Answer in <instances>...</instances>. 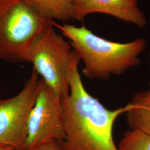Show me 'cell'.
Returning <instances> with one entry per match:
<instances>
[{
	"mask_svg": "<svg viewBox=\"0 0 150 150\" xmlns=\"http://www.w3.org/2000/svg\"><path fill=\"white\" fill-rule=\"evenodd\" d=\"M52 22L24 0H0V59L28 62L32 44Z\"/></svg>",
	"mask_w": 150,
	"mask_h": 150,
	"instance_id": "cell-3",
	"label": "cell"
},
{
	"mask_svg": "<svg viewBox=\"0 0 150 150\" xmlns=\"http://www.w3.org/2000/svg\"><path fill=\"white\" fill-rule=\"evenodd\" d=\"M40 80L33 69L20 93L10 98H0V144L24 150L28 120L38 97Z\"/></svg>",
	"mask_w": 150,
	"mask_h": 150,
	"instance_id": "cell-5",
	"label": "cell"
},
{
	"mask_svg": "<svg viewBox=\"0 0 150 150\" xmlns=\"http://www.w3.org/2000/svg\"><path fill=\"white\" fill-rule=\"evenodd\" d=\"M134 1H137V0H134Z\"/></svg>",
	"mask_w": 150,
	"mask_h": 150,
	"instance_id": "cell-14",
	"label": "cell"
},
{
	"mask_svg": "<svg viewBox=\"0 0 150 150\" xmlns=\"http://www.w3.org/2000/svg\"><path fill=\"white\" fill-rule=\"evenodd\" d=\"M62 97L40 79L38 97L29 116L24 150L44 141L64 139Z\"/></svg>",
	"mask_w": 150,
	"mask_h": 150,
	"instance_id": "cell-6",
	"label": "cell"
},
{
	"mask_svg": "<svg viewBox=\"0 0 150 150\" xmlns=\"http://www.w3.org/2000/svg\"><path fill=\"white\" fill-rule=\"evenodd\" d=\"M76 54L70 42L55 31L52 22L32 44L28 62L32 63L33 69L63 97L69 93L68 77Z\"/></svg>",
	"mask_w": 150,
	"mask_h": 150,
	"instance_id": "cell-4",
	"label": "cell"
},
{
	"mask_svg": "<svg viewBox=\"0 0 150 150\" xmlns=\"http://www.w3.org/2000/svg\"><path fill=\"white\" fill-rule=\"evenodd\" d=\"M149 62H150V54H149ZM149 87H150V89H149V90H150V83H149Z\"/></svg>",
	"mask_w": 150,
	"mask_h": 150,
	"instance_id": "cell-13",
	"label": "cell"
},
{
	"mask_svg": "<svg viewBox=\"0 0 150 150\" xmlns=\"http://www.w3.org/2000/svg\"><path fill=\"white\" fill-rule=\"evenodd\" d=\"M81 59L75 55L68 77L69 93L62 97L64 139L56 141L59 150H118L113 129L118 117L133 105L110 110L86 90L79 70Z\"/></svg>",
	"mask_w": 150,
	"mask_h": 150,
	"instance_id": "cell-1",
	"label": "cell"
},
{
	"mask_svg": "<svg viewBox=\"0 0 150 150\" xmlns=\"http://www.w3.org/2000/svg\"><path fill=\"white\" fill-rule=\"evenodd\" d=\"M53 25L69 39L84 63L83 74L89 79L107 80L139 66V56L147 45L143 38L127 43L111 41L98 36L84 25L76 27L54 21Z\"/></svg>",
	"mask_w": 150,
	"mask_h": 150,
	"instance_id": "cell-2",
	"label": "cell"
},
{
	"mask_svg": "<svg viewBox=\"0 0 150 150\" xmlns=\"http://www.w3.org/2000/svg\"><path fill=\"white\" fill-rule=\"evenodd\" d=\"M117 149L118 150H150V136L129 129L123 134Z\"/></svg>",
	"mask_w": 150,
	"mask_h": 150,
	"instance_id": "cell-10",
	"label": "cell"
},
{
	"mask_svg": "<svg viewBox=\"0 0 150 150\" xmlns=\"http://www.w3.org/2000/svg\"><path fill=\"white\" fill-rule=\"evenodd\" d=\"M29 150H59L56 141L50 139L40 144Z\"/></svg>",
	"mask_w": 150,
	"mask_h": 150,
	"instance_id": "cell-11",
	"label": "cell"
},
{
	"mask_svg": "<svg viewBox=\"0 0 150 150\" xmlns=\"http://www.w3.org/2000/svg\"><path fill=\"white\" fill-rule=\"evenodd\" d=\"M130 102L133 106L126 113L129 129L150 136V90L137 92Z\"/></svg>",
	"mask_w": 150,
	"mask_h": 150,
	"instance_id": "cell-8",
	"label": "cell"
},
{
	"mask_svg": "<svg viewBox=\"0 0 150 150\" xmlns=\"http://www.w3.org/2000/svg\"><path fill=\"white\" fill-rule=\"evenodd\" d=\"M0 150H16L11 147L0 144Z\"/></svg>",
	"mask_w": 150,
	"mask_h": 150,
	"instance_id": "cell-12",
	"label": "cell"
},
{
	"mask_svg": "<svg viewBox=\"0 0 150 150\" xmlns=\"http://www.w3.org/2000/svg\"><path fill=\"white\" fill-rule=\"evenodd\" d=\"M44 17L67 21L72 19L74 0H24Z\"/></svg>",
	"mask_w": 150,
	"mask_h": 150,
	"instance_id": "cell-9",
	"label": "cell"
},
{
	"mask_svg": "<svg viewBox=\"0 0 150 150\" xmlns=\"http://www.w3.org/2000/svg\"><path fill=\"white\" fill-rule=\"evenodd\" d=\"M100 13L144 27L147 20L137 2L134 0H74L72 19L83 21L86 16Z\"/></svg>",
	"mask_w": 150,
	"mask_h": 150,
	"instance_id": "cell-7",
	"label": "cell"
}]
</instances>
